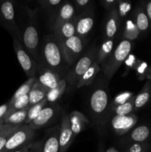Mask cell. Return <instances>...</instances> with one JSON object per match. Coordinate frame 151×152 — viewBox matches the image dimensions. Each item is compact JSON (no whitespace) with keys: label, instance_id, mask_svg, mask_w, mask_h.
Instances as JSON below:
<instances>
[{"label":"cell","instance_id":"cell-28","mask_svg":"<svg viewBox=\"0 0 151 152\" xmlns=\"http://www.w3.org/2000/svg\"><path fill=\"white\" fill-rule=\"evenodd\" d=\"M140 31L137 28L136 25L132 19H128L126 22L123 31V37L124 39L133 42L139 37Z\"/></svg>","mask_w":151,"mask_h":152},{"label":"cell","instance_id":"cell-12","mask_svg":"<svg viewBox=\"0 0 151 152\" xmlns=\"http://www.w3.org/2000/svg\"><path fill=\"white\" fill-rule=\"evenodd\" d=\"M59 105H57L45 107L37 116L36 118L34 119L27 126H28L30 129L35 131L40 128L47 126L50 122L53 121V119L56 118V115L59 112Z\"/></svg>","mask_w":151,"mask_h":152},{"label":"cell","instance_id":"cell-35","mask_svg":"<svg viewBox=\"0 0 151 152\" xmlns=\"http://www.w3.org/2000/svg\"><path fill=\"white\" fill-rule=\"evenodd\" d=\"M118 13H119L120 18L121 16H125L127 12L130 9V4L128 2H124V1H118V6H117Z\"/></svg>","mask_w":151,"mask_h":152},{"label":"cell","instance_id":"cell-16","mask_svg":"<svg viewBox=\"0 0 151 152\" xmlns=\"http://www.w3.org/2000/svg\"><path fill=\"white\" fill-rule=\"evenodd\" d=\"M55 36L59 41L68 39L76 35L74 19L65 22H54Z\"/></svg>","mask_w":151,"mask_h":152},{"label":"cell","instance_id":"cell-19","mask_svg":"<svg viewBox=\"0 0 151 152\" xmlns=\"http://www.w3.org/2000/svg\"><path fill=\"white\" fill-rule=\"evenodd\" d=\"M69 118L71 130L75 137L80 132L84 131L87 124L89 123L88 120L86 118L85 116L79 111H72L69 114Z\"/></svg>","mask_w":151,"mask_h":152},{"label":"cell","instance_id":"cell-43","mask_svg":"<svg viewBox=\"0 0 151 152\" xmlns=\"http://www.w3.org/2000/svg\"><path fill=\"white\" fill-rule=\"evenodd\" d=\"M9 108V102L7 103H4L3 105H0V120H2L3 117H4V115L7 113V110Z\"/></svg>","mask_w":151,"mask_h":152},{"label":"cell","instance_id":"cell-8","mask_svg":"<svg viewBox=\"0 0 151 152\" xmlns=\"http://www.w3.org/2000/svg\"><path fill=\"white\" fill-rule=\"evenodd\" d=\"M76 35L84 37L91 31L94 25V13L92 7L84 9L74 18Z\"/></svg>","mask_w":151,"mask_h":152},{"label":"cell","instance_id":"cell-45","mask_svg":"<svg viewBox=\"0 0 151 152\" xmlns=\"http://www.w3.org/2000/svg\"><path fill=\"white\" fill-rule=\"evenodd\" d=\"M98 152H105V149H104L103 145L101 144L99 146V149H98Z\"/></svg>","mask_w":151,"mask_h":152},{"label":"cell","instance_id":"cell-25","mask_svg":"<svg viewBox=\"0 0 151 152\" xmlns=\"http://www.w3.org/2000/svg\"><path fill=\"white\" fill-rule=\"evenodd\" d=\"M75 11V6L72 3H63L59 8V13L55 19V22H65L72 20L76 16Z\"/></svg>","mask_w":151,"mask_h":152},{"label":"cell","instance_id":"cell-22","mask_svg":"<svg viewBox=\"0 0 151 152\" xmlns=\"http://www.w3.org/2000/svg\"><path fill=\"white\" fill-rule=\"evenodd\" d=\"M151 97V80H148L139 94L135 96V111L143 108Z\"/></svg>","mask_w":151,"mask_h":152},{"label":"cell","instance_id":"cell-38","mask_svg":"<svg viewBox=\"0 0 151 152\" xmlns=\"http://www.w3.org/2000/svg\"><path fill=\"white\" fill-rule=\"evenodd\" d=\"M43 143H44V140L37 142H32L30 146L29 151L28 152H42Z\"/></svg>","mask_w":151,"mask_h":152},{"label":"cell","instance_id":"cell-36","mask_svg":"<svg viewBox=\"0 0 151 152\" xmlns=\"http://www.w3.org/2000/svg\"><path fill=\"white\" fill-rule=\"evenodd\" d=\"M39 3L44 8L50 9L53 7H56V6L60 5L63 2L61 0H44V1H39Z\"/></svg>","mask_w":151,"mask_h":152},{"label":"cell","instance_id":"cell-3","mask_svg":"<svg viewBox=\"0 0 151 152\" xmlns=\"http://www.w3.org/2000/svg\"><path fill=\"white\" fill-rule=\"evenodd\" d=\"M133 44L131 41L123 39L115 46L110 56L102 65V70L107 80L112 79L126 58L130 55Z\"/></svg>","mask_w":151,"mask_h":152},{"label":"cell","instance_id":"cell-23","mask_svg":"<svg viewBox=\"0 0 151 152\" xmlns=\"http://www.w3.org/2000/svg\"><path fill=\"white\" fill-rule=\"evenodd\" d=\"M101 70V67L99 64L96 62L91 65L90 68L80 77V79L78 80V83L76 84V88H79L84 87V86H89L92 83V82L94 80V79L96 78V77L97 76V74H99V72Z\"/></svg>","mask_w":151,"mask_h":152},{"label":"cell","instance_id":"cell-20","mask_svg":"<svg viewBox=\"0 0 151 152\" xmlns=\"http://www.w3.org/2000/svg\"><path fill=\"white\" fill-rule=\"evenodd\" d=\"M133 22L136 25L140 33H146L150 28L149 21L147 16L145 7L142 5L137 6L133 13Z\"/></svg>","mask_w":151,"mask_h":152},{"label":"cell","instance_id":"cell-17","mask_svg":"<svg viewBox=\"0 0 151 152\" xmlns=\"http://www.w3.org/2000/svg\"><path fill=\"white\" fill-rule=\"evenodd\" d=\"M59 132L60 125L54 126L49 131L44 140L42 152H59Z\"/></svg>","mask_w":151,"mask_h":152},{"label":"cell","instance_id":"cell-33","mask_svg":"<svg viewBox=\"0 0 151 152\" xmlns=\"http://www.w3.org/2000/svg\"><path fill=\"white\" fill-rule=\"evenodd\" d=\"M148 150L149 145L146 142H128L125 152H147Z\"/></svg>","mask_w":151,"mask_h":152},{"label":"cell","instance_id":"cell-44","mask_svg":"<svg viewBox=\"0 0 151 152\" xmlns=\"http://www.w3.org/2000/svg\"><path fill=\"white\" fill-rule=\"evenodd\" d=\"M31 143L30 144H28V145H25V146L22 147V148H19V149L16 150V151H13V152H28L29 151V148L30 146Z\"/></svg>","mask_w":151,"mask_h":152},{"label":"cell","instance_id":"cell-18","mask_svg":"<svg viewBox=\"0 0 151 152\" xmlns=\"http://www.w3.org/2000/svg\"><path fill=\"white\" fill-rule=\"evenodd\" d=\"M151 136V129L146 125L137 126L133 128L128 134L126 139L129 142H146Z\"/></svg>","mask_w":151,"mask_h":152},{"label":"cell","instance_id":"cell-42","mask_svg":"<svg viewBox=\"0 0 151 152\" xmlns=\"http://www.w3.org/2000/svg\"><path fill=\"white\" fill-rule=\"evenodd\" d=\"M145 10H146L147 16L148 21H149L150 30L151 31V1H148L145 5Z\"/></svg>","mask_w":151,"mask_h":152},{"label":"cell","instance_id":"cell-9","mask_svg":"<svg viewBox=\"0 0 151 152\" xmlns=\"http://www.w3.org/2000/svg\"><path fill=\"white\" fill-rule=\"evenodd\" d=\"M137 121L138 117L134 114L124 116L115 115L111 120L110 125L114 133L121 136L130 132L135 127Z\"/></svg>","mask_w":151,"mask_h":152},{"label":"cell","instance_id":"cell-40","mask_svg":"<svg viewBox=\"0 0 151 152\" xmlns=\"http://www.w3.org/2000/svg\"><path fill=\"white\" fill-rule=\"evenodd\" d=\"M22 125L4 124V126H3V127L0 129V138H1L3 135L5 134L7 132H8L9 131L12 130V129H16V128H19V126H21Z\"/></svg>","mask_w":151,"mask_h":152},{"label":"cell","instance_id":"cell-13","mask_svg":"<svg viewBox=\"0 0 151 152\" xmlns=\"http://www.w3.org/2000/svg\"><path fill=\"white\" fill-rule=\"evenodd\" d=\"M74 137L71 130L69 115L65 114L62 116L59 132V152H66L73 141Z\"/></svg>","mask_w":151,"mask_h":152},{"label":"cell","instance_id":"cell-34","mask_svg":"<svg viewBox=\"0 0 151 152\" xmlns=\"http://www.w3.org/2000/svg\"><path fill=\"white\" fill-rule=\"evenodd\" d=\"M133 96H134V94L132 92L125 91L123 93L119 94L117 95L113 99V105L114 106H118V105H122V104L125 103L127 101L130 100Z\"/></svg>","mask_w":151,"mask_h":152},{"label":"cell","instance_id":"cell-29","mask_svg":"<svg viewBox=\"0 0 151 152\" xmlns=\"http://www.w3.org/2000/svg\"><path fill=\"white\" fill-rule=\"evenodd\" d=\"M47 99L44 98L39 102L36 103V105L30 107L28 111V114H27L26 120L25 121V125H28L30 122H32L34 119L37 117V116L39 114V113L42 111L43 108L46 107V105L47 103Z\"/></svg>","mask_w":151,"mask_h":152},{"label":"cell","instance_id":"cell-15","mask_svg":"<svg viewBox=\"0 0 151 152\" xmlns=\"http://www.w3.org/2000/svg\"><path fill=\"white\" fill-rule=\"evenodd\" d=\"M120 25V16L117 7L108 11L104 31L105 39H112L116 35Z\"/></svg>","mask_w":151,"mask_h":152},{"label":"cell","instance_id":"cell-27","mask_svg":"<svg viewBox=\"0 0 151 152\" xmlns=\"http://www.w3.org/2000/svg\"><path fill=\"white\" fill-rule=\"evenodd\" d=\"M36 81V77L28 78V80H27L25 83H23V84L18 88V90L15 92L13 96H12V98L8 102L9 105L13 103L16 99H18V98L21 97V96H25V95L29 94L31 88H32L33 86V84L35 83Z\"/></svg>","mask_w":151,"mask_h":152},{"label":"cell","instance_id":"cell-14","mask_svg":"<svg viewBox=\"0 0 151 152\" xmlns=\"http://www.w3.org/2000/svg\"><path fill=\"white\" fill-rule=\"evenodd\" d=\"M60 80L61 79L59 74H57L44 66L41 67L39 71L38 77L36 78V81L47 92L56 88L59 85Z\"/></svg>","mask_w":151,"mask_h":152},{"label":"cell","instance_id":"cell-2","mask_svg":"<svg viewBox=\"0 0 151 152\" xmlns=\"http://www.w3.org/2000/svg\"><path fill=\"white\" fill-rule=\"evenodd\" d=\"M43 66L59 74L67 65L64 59L60 43L56 36L48 35L42 47Z\"/></svg>","mask_w":151,"mask_h":152},{"label":"cell","instance_id":"cell-5","mask_svg":"<svg viewBox=\"0 0 151 152\" xmlns=\"http://www.w3.org/2000/svg\"><path fill=\"white\" fill-rule=\"evenodd\" d=\"M96 53H97V48L93 47L80 57L73 68L69 71L67 75V80L69 84H70L71 86H76L80 77L96 62Z\"/></svg>","mask_w":151,"mask_h":152},{"label":"cell","instance_id":"cell-41","mask_svg":"<svg viewBox=\"0 0 151 152\" xmlns=\"http://www.w3.org/2000/svg\"><path fill=\"white\" fill-rule=\"evenodd\" d=\"M74 3L76 4V7L81 9L87 7V5H88L90 3V1H89V0H76Z\"/></svg>","mask_w":151,"mask_h":152},{"label":"cell","instance_id":"cell-32","mask_svg":"<svg viewBox=\"0 0 151 152\" xmlns=\"http://www.w3.org/2000/svg\"><path fill=\"white\" fill-rule=\"evenodd\" d=\"M66 80H61L57 87L53 90H50L47 93V96H46V99H47V101L50 102H54L57 99H59L65 92V89H66Z\"/></svg>","mask_w":151,"mask_h":152},{"label":"cell","instance_id":"cell-26","mask_svg":"<svg viewBox=\"0 0 151 152\" xmlns=\"http://www.w3.org/2000/svg\"><path fill=\"white\" fill-rule=\"evenodd\" d=\"M29 108H26L25 109L20 110V111H15L12 113L10 115L7 116L3 118L4 124H13V125H22L25 123L26 120L28 111Z\"/></svg>","mask_w":151,"mask_h":152},{"label":"cell","instance_id":"cell-30","mask_svg":"<svg viewBox=\"0 0 151 152\" xmlns=\"http://www.w3.org/2000/svg\"><path fill=\"white\" fill-rule=\"evenodd\" d=\"M28 105H29V96H28V95H25V96H21V97L16 99L13 103L9 105L8 110H7V113H6L4 117H6L7 116L10 115V114L15 112V111L25 109V108H28Z\"/></svg>","mask_w":151,"mask_h":152},{"label":"cell","instance_id":"cell-6","mask_svg":"<svg viewBox=\"0 0 151 152\" xmlns=\"http://www.w3.org/2000/svg\"><path fill=\"white\" fill-rule=\"evenodd\" d=\"M36 131L30 129L27 125H22L10 136L5 145L0 152H13L25 145L32 143Z\"/></svg>","mask_w":151,"mask_h":152},{"label":"cell","instance_id":"cell-46","mask_svg":"<svg viewBox=\"0 0 151 152\" xmlns=\"http://www.w3.org/2000/svg\"><path fill=\"white\" fill-rule=\"evenodd\" d=\"M4 120H3V119L2 120H0V129L4 126Z\"/></svg>","mask_w":151,"mask_h":152},{"label":"cell","instance_id":"cell-37","mask_svg":"<svg viewBox=\"0 0 151 152\" xmlns=\"http://www.w3.org/2000/svg\"><path fill=\"white\" fill-rule=\"evenodd\" d=\"M22 125H23V124H22ZM19 127H20V126H19ZM19 128H16V129H12V130L9 131L8 132H7L5 134L3 135V136L1 137V138H0V151H1V150L3 149V148L4 147L6 142H7V140H8L9 138L10 137V136H11V135L13 134L14 133V132H16V131Z\"/></svg>","mask_w":151,"mask_h":152},{"label":"cell","instance_id":"cell-4","mask_svg":"<svg viewBox=\"0 0 151 152\" xmlns=\"http://www.w3.org/2000/svg\"><path fill=\"white\" fill-rule=\"evenodd\" d=\"M59 42L62 48L65 62L68 65L71 66L82 54L86 45L85 38L75 35L68 39Z\"/></svg>","mask_w":151,"mask_h":152},{"label":"cell","instance_id":"cell-7","mask_svg":"<svg viewBox=\"0 0 151 152\" xmlns=\"http://www.w3.org/2000/svg\"><path fill=\"white\" fill-rule=\"evenodd\" d=\"M13 47L21 67L29 78L35 77L38 66L36 60L25 50L19 38L13 37Z\"/></svg>","mask_w":151,"mask_h":152},{"label":"cell","instance_id":"cell-31","mask_svg":"<svg viewBox=\"0 0 151 152\" xmlns=\"http://www.w3.org/2000/svg\"><path fill=\"white\" fill-rule=\"evenodd\" d=\"M134 101L135 96H133L130 100H128L125 103L118 105V106H114L113 109V111L115 115L124 116L133 114V111H135Z\"/></svg>","mask_w":151,"mask_h":152},{"label":"cell","instance_id":"cell-21","mask_svg":"<svg viewBox=\"0 0 151 152\" xmlns=\"http://www.w3.org/2000/svg\"><path fill=\"white\" fill-rule=\"evenodd\" d=\"M115 49L114 47V39H105L103 42L97 48L96 53V62L102 66V64L109 57Z\"/></svg>","mask_w":151,"mask_h":152},{"label":"cell","instance_id":"cell-1","mask_svg":"<svg viewBox=\"0 0 151 152\" xmlns=\"http://www.w3.org/2000/svg\"><path fill=\"white\" fill-rule=\"evenodd\" d=\"M91 115L96 127L102 130L107 121L110 109V99L107 89L99 87L93 91L90 98Z\"/></svg>","mask_w":151,"mask_h":152},{"label":"cell","instance_id":"cell-10","mask_svg":"<svg viewBox=\"0 0 151 152\" xmlns=\"http://www.w3.org/2000/svg\"><path fill=\"white\" fill-rule=\"evenodd\" d=\"M22 42L28 53L37 60L38 57V34L35 25H30L27 26L22 35Z\"/></svg>","mask_w":151,"mask_h":152},{"label":"cell","instance_id":"cell-39","mask_svg":"<svg viewBox=\"0 0 151 152\" xmlns=\"http://www.w3.org/2000/svg\"><path fill=\"white\" fill-rule=\"evenodd\" d=\"M101 3L108 11L115 8L118 6V1L115 0H103L101 1Z\"/></svg>","mask_w":151,"mask_h":152},{"label":"cell","instance_id":"cell-24","mask_svg":"<svg viewBox=\"0 0 151 152\" xmlns=\"http://www.w3.org/2000/svg\"><path fill=\"white\" fill-rule=\"evenodd\" d=\"M48 92L39 84L37 81L33 86L30 91L28 96H29V105L28 108L36 105V103L39 102L44 98H46Z\"/></svg>","mask_w":151,"mask_h":152},{"label":"cell","instance_id":"cell-11","mask_svg":"<svg viewBox=\"0 0 151 152\" xmlns=\"http://www.w3.org/2000/svg\"><path fill=\"white\" fill-rule=\"evenodd\" d=\"M0 19L1 22L4 25L12 34H16V37H19V31L15 22L14 7L12 1H3L0 5Z\"/></svg>","mask_w":151,"mask_h":152},{"label":"cell","instance_id":"cell-47","mask_svg":"<svg viewBox=\"0 0 151 152\" xmlns=\"http://www.w3.org/2000/svg\"><path fill=\"white\" fill-rule=\"evenodd\" d=\"M107 152H118L114 148H110Z\"/></svg>","mask_w":151,"mask_h":152}]
</instances>
